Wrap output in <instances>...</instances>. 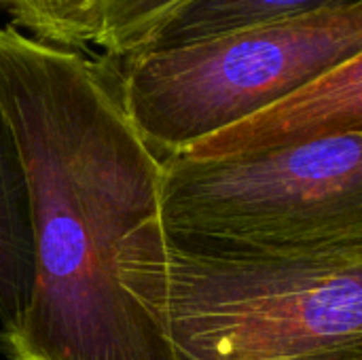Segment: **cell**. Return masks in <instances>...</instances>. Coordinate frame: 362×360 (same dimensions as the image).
Masks as SVG:
<instances>
[{"instance_id": "10", "label": "cell", "mask_w": 362, "mask_h": 360, "mask_svg": "<svg viewBox=\"0 0 362 360\" xmlns=\"http://www.w3.org/2000/svg\"><path fill=\"white\" fill-rule=\"evenodd\" d=\"M333 360H362V356H348V359H333Z\"/></svg>"}, {"instance_id": "7", "label": "cell", "mask_w": 362, "mask_h": 360, "mask_svg": "<svg viewBox=\"0 0 362 360\" xmlns=\"http://www.w3.org/2000/svg\"><path fill=\"white\" fill-rule=\"evenodd\" d=\"M354 4H362V0H187L144 49H174L248 28Z\"/></svg>"}, {"instance_id": "6", "label": "cell", "mask_w": 362, "mask_h": 360, "mask_svg": "<svg viewBox=\"0 0 362 360\" xmlns=\"http://www.w3.org/2000/svg\"><path fill=\"white\" fill-rule=\"evenodd\" d=\"M34 286V231L28 178L0 117V331L17 323Z\"/></svg>"}, {"instance_id": "4", "label": "cell", "mask_w": 362, "mask_h": 360, "mask_svg": "<svg viewBox=\"0 0 362 360\" xmlns=\"http://www.w3.org/2000/svg\"><path fill=\"white\" fill-rule=\"evenodd\" d=\"M356 55L362 4L144 49L106 68L142 140L168 159Z\"/></svg>"}, {"instance_id": "2", "label": "cell", "mask_w": 362, "mask_h": 360, "mask_svg": "<svg viewBox=\"0 0 362 360\" xmlns=\"http://www.w3.org/2000/svg\"><path fill=\"white\" fill-rule=\"evenodd\" d=\"M123 284L176 360L362 356V246L238 255L182 246L159 216L140 227Z\"/></svg>"}, {"instance_id": "8", "label": "cell", "mask_w": 362, "mask_h": 360, "mask_svg": "<svg viewBox=\"0 0 362 360\" xmlns=\"http://www.w3.org/2000/svg\"><path fill=\"white\" fill-rule=\"evenodd\" d=\"M106 0H0V8L15 25L32 32L42 42L81 49L95 45L102 32V8Z\"/></svg>"}, {"instance_id": "3", "label": "cell", "mask_w": 362, "mask_h": 360, "mask_svg": "<svg viewBox=\"0 0 362 360\" xmlns=\"http://www.w3.org/2000/svg\"><path fill=\"white\" fill-rule=\"evenodd\" d=\"M159 225L212 252L362 246V132L238 159H161Z\"/></svg>"}, {"instance_id": "5", "label": "cell", "mask_w": 362, "mask_h": 360, "mask_svg": "<svg viewBox=\"0 0 362 360\" xmlns=\"http://www.w3.org/2000/svg\"><path fill=\"white\" fill-rule=\"evenodd\" d=\"M356 132H362V55L331 68L178 155L195 161L238 159Z\"/></svg>"}, {"instance_id": "1", "label": "cell", "mask_w": 362, "mask_h": 360, "mask_svg": "<svg viewBox=\"0 0 362 360\" xmlns=\"http://www.w3.org/2000/svg\"><path fill=\"white\" fill-rule=\"evenodd\" d=\"M0 117L28 178L34 286L0 331L8 360H176L123 284L142 225L159 216L161 159L106 66L0 28Z\"/></svg>"}, {"instance_id": "9", "label": "cell", "mask_w": 362, "mask_h": 360, "mask_svg": "<svg viewBox=\"0 0 362 360\" xmlns=\"http://www.w3.org/2000/svg\"><path fill=\"white\" fill-rule=\"evenodd\" d=\"M187 0H106L102 32L95 40L110 57H125L146 47L159 28Z\"/></svg>"}]
</instances>
